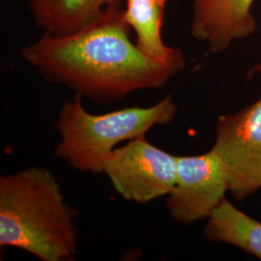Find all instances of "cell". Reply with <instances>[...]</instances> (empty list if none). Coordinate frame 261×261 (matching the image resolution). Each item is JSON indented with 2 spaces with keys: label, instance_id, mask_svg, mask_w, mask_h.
Segmentation results:
<instances>
[{
  "label": "cell",
  "instance_id": "5b68a950",
  "mask_svg": "<svg viewBox=\"0 0 261 261\" xmlns=\"http://www.w3.org/2000/svg\"><path fill=\"white\" fill-rule=\"evenodd\" d=\"M176 168L177 156L142 136L112 150L103 160L102 173L124 199L146 204L168 196L175 183Z\"/></svg>",
  "mask_w": 261,
  "mask_h": 261
},
{
  "label": "cell",
  "instance_id": "277c9868",
  "mask_svg": "<svg viewBox=\"0 0 261 261\" xmlns=\"http://www.w3.org/2000/svg\"><path fill=\"white\" fill-rule=\"evenodd\" d=\"M261 75V63L250 75ZM211 150L220 159L228 192L242 200L261 189V97L239 112L222 115L215 126Z\"/></svg>",
  "mask_w": 261,
  "mask_h": 261
},
{
  "label": "cell",
  "instance_id": "8fae6325",
  "mask_svg": "<svg viewBox=\"0 0 261 261\" xmlns=\"http://www.w3.org/2000/svg\"><path fill=\"white\" fill-rule=\"evenodd\" d=\"M125 1H126V0H125Z\"/></svg>",
  "mask_w": 261,
  "mask_h": 261
},
{
  "label": "cell",
  "instance_id": "3957f363",
  "mask_svg": "<svg viewBox=\"0 0 261 261\" xmlns=\"http://www.w3.org/2000/svg\"><path fill=\"white\" fill-rule=\"evenodd\" d=\"M83 98L75 94L58 112L56 129L60 142L55 156L84 173H102L103 160L119 143L168 125L177 112L172 94L151 107H129L103 114L87 112Z\"/></svg>",
  "mask_w": 261,
  "mask_h": 261
},
{
  "label": "cell",
  "instance_id": "30bf717a",
  "mask_svg": "<svg viewBox=\"0 0 261 261\" xmlns=\"http://www.w3.org/2000/svg\"><path fill=\"white\" fill-rule=\"evenodd\" d=\"M168 0H126L124 18L136 33V44L142 53L158 60L177 56L182 50L167 46L162 28Z\"/></svg>",
  "mask_w": 261,
  "mask_h": 261
},
{
  "label": "cell",
  "instance_id": "ba28073f",
  "mask_svg": "<svg viewBox=\"0 0 261 261\" xmlns=\"http://www.w3.org/2000/svg\"><path fill=\"white\" fill-rule=\"evenodd\" d=\"M123 0H28L38 28L45 33L66 35L84 28Z\"/></svg>",
  "mask_w": 261,
  "mask_h": 261
},
{
  "label": "cell",
  "instance_id": "8992f818",
  "mask_svg": "<svg viewBox=\"0 0 261 261\" xmlns=\"http://www.w3.org/2000/svg\"><path fill=\"white\" fill-rule=\"evenodd\" d=\"M228 192L224 167L212 150L195 156H177L175 183L167 208L179 224L207 220Z\"/></svg>",
  "mask_w": 261,
  "mask_h": 261
},
{
  "label": "cell",
  "instance_id": "7a4b0ae2",
  "mask_svg": "<svg viewBox=\"0 0 261 261\" xmlns=\"http://www.w3.org/2000/svg\"><path fill=\"white\" fill-rule=\"evenodd\" d=\"M77 212L51 171L30 167L0 177V246L42 261H73Z\"/></svg>",
  "mask_w": 261,
  "mask_h": 261
},
{
  "label": "cell",
  "instance_id": "9c48e42d",
  "mask_svg": "<svg viewBox=\"0 0 261 261\" xmlns=\"http://www.w3.org/2000/svg\"><path fill=\"white\" fill-rule=\"evenodd\" d=\"M203 235L210 242L234 246L261 259V223L230 203L226 197L207 219Z\"/></svg>",
  "mask_w": 261,
  "mask_h": 261
},
{
  "label": "cell",
  "instance_id": "52a82bcc",
  "mask_svg": "<svg viewBox=\"0 0 261 261\" xmlns=\"http://www.w3.org/2000/svg\"><path fill=\"white\" fill-rule=\"evenodd\" d=\"M255 0H192L191 34L220 54L235 40L249 37L256 29L252 8Z\"/></svg>",
  "mask_w": 261,
  "mask_h": 261
},
{
  "label": "cell",
  "instance_id": "6da1fadb",
  "mask_svg": "<svg viewBox=\"0 0 261 261\" xmlns=\"http://www.w3.org/2000/svg\"><path fill=\"white\" fill-rule=\"evenodd\" d=\"M120 6L111 7L84 28L66 35L45 33L21 48V57L43 79L95 103L122 101L139 90L158 89L186 67L181 51L151 58L130 39Z\"/></svg>",
  "mask_w": 261,
  "mask_h": 261
}]
</instances>
